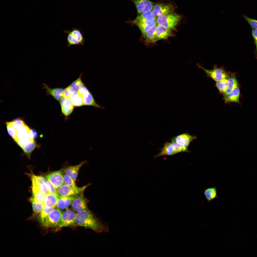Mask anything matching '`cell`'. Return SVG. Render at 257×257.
I'll list each match as a JSON object with an SVG mask.
<instances>
[{
    "label": "cell",
    "mask_w": 257,
    "mask_h": 257,
    "mask_svg": "<svg viewBox=\"0 0 257 257\" xmlns=\"http://www.w3.org/2000/svg\"><path fill=\"white\" fill-rule=\"evenodd\" d=\"M156 26V25L154 26L147 31L144 38L145 39V42L148 43H153L158 41L155 33Z\"/></svg>",
    "instance_id": "obj_24"
},
{
    "label": "cell",
    "mask_w": 257,
    "mask_h": 257,
    "mask_svg": "<svg viewBox=\"0 0 257 257\" xmlns=\"http://www.w3.org/2000/svg\"><path fill=\"white\" fill-rule=\"evenodd\" d=\"M240 89L238 86L234 89L228 95L223 98L225 103H238L239 102Z\"/></svg>",
    "instance_id": "obj_22"
},
{
    "label": "cell",
    "mask_w": 257,
    "mask_h": 257,
    "mask_svg": "<svg viewBox=\"0 0 257 257\" xmlns=\"http://www.w3.org/2000/svg\"><path fill=\"white\" fill-rule=\"evenodd\" d=\"M11 122L13 126L16 130L25 124L24 120L20 118L12 120Z\"/></svg>",
    "instance_id": "obj_34"
},
{
    "label": "cell",
    "mask_w": 257,
    "mask_h": 257,
    "mask_svg": "<svg viewBox=\"0 0 257 257\" xmlns=\"http://www.w3.org/2000/svg\"><path fill=\"white\" fill-rule=\"evenodd\" d=\"M81 75L76 80L71 84L70 86L75 90L78 91L84 86L81 79Z\"/></svg>",
    "instance_id": "obj_33"
},
{
    "label": "cell",
    "mask_w": 257,
    "mask_h": 257,
    "mask_svg": "<svg viewBox=\"0 0 257 257\" xmlns=\"http://www.w3.org/2000/svg\"><path fill=\"white\" fill-rule=\"evenodd\" d=\"M227 79H224L216 82L215 85L219 92L223 95L227 89Z\"/></svg>",
    "instance_id": "obj_30"
},
{
    "label": "cell",
    "mask_w": 257,
    "mask_h": 257,
    "mask_svg": "<svg viewBox=\"0 0 257 257\" xmlns=\"http://www.w3.org/2000/svg\"><path fill=\"white\" fill-rule=\"evenodd\" d=\"M59 197L56 194L49 193L46 195L43 203L44 206L55 208Z\"/></svg>",
    "instance_id": "obj_20"
},
{
    "label": "cell",
    "mask_w": 257,
    "mask_h": 257,
    "mask_svg": "<svg viewBox=\"0 0 257 257\" xmlns=\"http://www.w3.org/2000/svg\"><path fill=\"white\" fill-rule=\"evenodd\" d=\"M6 125L8 133L14 140L16 137L17 130L13 126L11 122H7Z\"/></svg>",
    "instance_id": "obj_32"
},
{
    "label": "cell",
    "mask_w": 257,
    "mask_h": 257,
    "mask_svg": "<svg viewBox=\"0 0 257 257\" xmlns=\"http://www.w3.org/2000/svg\"><path fill=\"white\" fill-rule=\"evenodd\" d=\"M62 213L60 209L54 208L45 219L42 225L47 227H58Z\"/></svg>",
    "instance_id": "obj_7"
},
{
    "label": "cell",
    "mask_w": 257,
    "mask_h": 257,
    "mask_svg": "<svg viewBox=\"0 0 257 257\" xmlns=\"http://www.w3.org/2000/svg\"><path fill=\"white\" fill-rule=\"evenodd\" d=\"M38 135V133L36 130L33 129H31L28 134L29 138L34 140L37 137Z\"/></svg>",
    "instance_id": "obj_44"
},
{
    "label": "cell",
    "mask_w": 257,
    "mask_h": 257,
    "mask_svg": "<svg viewBox=\"0 0 257 257\" xmlns=\"http://www.w3.org/2000/svg\"><path fill=\"white\" fill-rule=\"evenodd\" d=\"M30 175L32 182V186L38 187L41 184L45 183L46 179L43 177L32 174Z\"/></svg>",
    "instance_id": "obj_29"
},
{
    "label": "cell",
    "mask_w": 257,
    "mask_h": 257,
    "mask_svg": "<svg viewBox=\"0 0 257 257\" xmlns=\"http://www.w3.org/2000/svg\"><path fill=\"white\" fill-rule=\"evenodd\" d=\"M172 31L167 28L158 25L155 30V33L158 40H167L169 37L173 36Z\"/></svg>",
    "instance_id": "obj_16"
},
{
    "label": "cell",
    "mask_w": 257,
    "mask_h": 257,
    "mask_svg": "<svg viewBox=\"0 0 257 257\" xmlns=\"http://www.w3.org/2000/svg\"><path fill=\"white\" fill-rule=\"evenodd\" d=\"M85 162L84 161L77 165L67 167L64 171V174L69 176L75 181L79 169Z\"/></svg>",
    "instance_id": "obj_17"
},
{
    "label": "cell",
    "mask_w": 257,
    "mask_h": 257,
    "mask_svg": "<svg viewBox=\"0 0 257 257\" xmlns=\"http://www.w3.org/2000/svg\"><path fill=\"white\" fill-rule=\"evenodd\" d=\"M89 184L79 187H72L63 184L57 189L58 194L59 197L74 196L84 193L85 189Z\"/></svg>",
    "instance_id": "obj_6"
},
{
    "label": "cell",
    "mask_w": 257,
    "mask_h": 257,
    "mask_svg": "<svg viewBox=\"0 0 257 257\" xmlns=\"http://www.w3.org/2000/svg\"><path fill=\"white\" fill-rule=\"evenodd\" d=\"M242 16L252 28L257 29V20L250 18L244 15H243Z\"/></svg>",
    "instance_id": "obj_36"
},
{
    "label": "cell",
    "mask_w": 257,
    "mask_h": 257,
    "mask_svg": "<svg viewBox=\"0 0 257 257\" xmlns=\"http://www.w3.org/2000/svg\"><path fill=\"white\" fill-rule=\"evenodd\" d=\"M76 225L92 229L97 233L108 232V227L106 223H103L89 210L77 212L76 214Z\"/></svg>",
    "instance_id": "obj_1"
},
{
    "label": "cell",
    "mask_w": 257,
    "mask_h": 257,
    "mask_svg": "<svg viewBox=\"0 0 257 257\" xmlns=\"http://www.w3.org/2000/svg\"><path fill=\"white\" fill-rule=\"evenodd\" d=\"M59 101L62 113L65 116H68L72 112L74 106L68 98L65 97H62Z\"/></svg>",
    "instance_id": "obj_15"
},
{
    "label": "cell",
    "mask_w": 257,
    "mask_h": 257,
    "mask_svg": "<svg viewBox=\"0 0 257 257\" xmlns=\"http://www.w3.org/2000/svg\"><path fill=\"white\" fill-rule=\"evenodd\" d=\"M64 32L67 35L66 39L68 47L74 45H84V36L79 29L73 27L70 30H65Z\"/></svg>",
    "instance_id": "obj_4"
},
{
    "label": "cell",
    "mask_w": 257,
    "mask_h": 257,
    "mask_svg": "<svg viewBox=\"0 0 257 257\" xmlns=\"http://www.w3.org/2000/svg\"><path fill=\"white\" fill-rule=\"evenodd\" d=\"M189 152L188 149L178 143L167 142L164 144L161 151L156 155L155 158L164 155H172L181 152Z\"/></svg>",
    "instance_id": "obj_5"
},
{
    "label": "cell",
    "mask_w": 257,
    "mask_h": 257,
    "mask_svg": "<svg viewBox=\"0 0 257 257\" xmlns=\"http://www.w3.org/2000/svg\"><path fill=\"white\" fill-rule=\"evenodd\" d=\"M197 65L200 68L202 69L205 72L207 76L216 82H217L224 79H227L232 74L230 72L227 71L223 67H219L215 64L213 69L208 70L205 69L200 64H197Z\"/></svg>",
    "instance_id": "obj_3"
},
{
    "label": "cell",
    "mask_w": 257,
    "mask_h": 257,
    "mask_svg": "<svg viewBox=\"0 0 257 257\" xmlns=\"http://www.w3.org/2000/svg\"><path fill=\"white\" fill-rule=\"evenodd\" d=\"M42 88L46 90V95H51L58 101H60L64 97L63 94L64 90L62 88H51L44 83H43Z\"/></svg>",
    "instance_id": "obj_14"
},
{
    "label": "cell",
    "mask_w": 257,
    "mask_h": 257,
    "mask_svg": "<svg viewBox=\"0 0 257 257\" xmlns=\"http://www.w3.org/2000/svg\"><path fill=\"white\" fill-rule=\"evenodd\" d=\"M45 183L49 193L56 194L58 196L57 189L49 181L46 179Z\"/></svg>",
    "instance_id": "obj_37"
},
{
    "label": "cell",
    "mask_w": 257,
    "mask_h": 257,
    "mask_svg": "<svg viewBox=\"0 0 257 257\" xmlns=\"http://www.w3.org/2000/svg\"><path fill=\"white\" fill-rule=\"evenodd\" d=\"M83 99L84 104L85 105L92 106L95 107L102 109L104 108L103 107L97 103L90 92L84 96Z\"/></svg>",
    "instance_id": "obj_27"
},
{
    "label": "cell",
    "mask_w": 257,
    "mask_h": 257,
    "mask_svg": "<svg viewBox=\"0 0 257 257\" xmlns=\"http://www.w3.org/2000/svg\"><path fill=\"white\" fill-rule=\"evenodd\" d=\"M64 184L72 187H76L75 181L69 176L63 175Z\"/></svg>",
    "instance_id": "obj_35"
},
{
    "label": "cell",
    "mask_w": 257,
    "mask_h": 257,
    "mask_svg": "<svg viewBox=\"0 0 257 257\" xmlns=\"http://www.w3.org/2000/svg\"><path fill=\"white\" fill-rule=\"evenodd\" d=\"M79 95L78 91L74 90L71 94L69 99L71 101L74 98L78 96Z\"/></svg>",
    "instance_id": "obj_45"
},
{
    "label": "cell",
    "mask_w": 257,
    "mask_h": 257,
    "mask_svg": "<svg viewBox=\"0 0 257 257\" xmlns=\"http://www.w3.org/2000/svg\"><path fill=\"white\" fill-rule=\"evenodd\" d=\"M181 16L173 12L158 17L156 20L158 25L164 27L170 30H175L181 19Z\"/></svg>",
    "instance_id": "obj_2"
},
{
    "label": "cell",
    "mask_w": 257,
    "mask_h": 257,
    "mask_svg": "<svg viewBox=\"0 0 257 257\" xmlns=\"http://www.w3.org/2000/svg\"><path fill=\"white\" fill-rule=\"evenodd\" d=\"M252 35L255 46L254 52L255 57L257 59V29L252 28Z\"/></svg>",
    "instance_id": "obj_39"
},
{
    "label": "cell",
    "mask_w": 257,
    "mask_h": 257,
    "mask_svg": "<svg viewBox=\"0 0 257 257\" xmlns=\"http://www.w3.org/2000/svg\"><path fill=\"white\" fill-rule=\"evenodd\" d=\"M157 24L156 20L150 22L138 23L135 25L139 29L142 36L144 38L147 31L152 27L156 25Z\"/></svg>",
    "instance_id": "obj_23"
},
{
    "label": "cell",
    "mask_w": 257,
    "mask_h": 257,
    "mask_svg": "<svg viewBox=\"0 0 257 257\" xmlns=\"http://www.w3.org/2000/svg\"><path fill=\"white\" fill-rule=\"evenodd\" d=\"M45 177L57 189L64 184L63 175L61 170L50 172Z\"/></svg>",
    "instance_id": "obj_10"
},
{
    "label": "cell",
    "mask_w": 257,
    "mask_h": 257,
    "mask_svg": "<svg viewBox=\"0 0 257 257\" xmlns=\"http://www.w3.org/2000/svg\"><path fill=\"white\" fill-rule=\"evenodd\" d=\"M84 193L76 196L71 205L73 209L77 212L88 209V200L84 195Z\"/></svg>",
    "instance_id": "obj_11"
},
{
    "label": "cell",
    "mask_w": 257,
    "mask_h": 257,
    "mask_svg": "<svg viewBox=\"0 0 257 257\" xmlns=\"http://www.w3.org/2000/svg\"><path fill=\"white\" fill-rule=\"evenodd\" d=\"M38 188L39 193L45 195L49 193L45 183L41 184Z\"/></svg>",
    "instance_id": "obj_42"
},
{
    "label": "cell",
    "mask_w": 257,
    "mask_h": 257,
    "mask_svg": "<svg viewBox=\"0 0 257 257\" xmlns=\"http://www.w3.org/2000/svg\"><path fill=\"white\" fill-rule=\"evenodd\" d=\"M33 210L35 213H40L44 206L43 203L36 199L33 196L30 199Z\"/></svg>",
    "instance_id": "obj_28"
},
{
    "label": "cell",
    "mask_w": 257,
    "mask_h": 257,
    "mask_svg": "<svg viewBox=\"0 0 257 257\" xmlns=\"http://www.w3.org/2000/svg\"><path fill=\"white\" fill-rule=\"evenodd\" d=\"M176 8L175 5L171 3H158L155 4L152 10L156 17L173 12Z\"/></svg>",
    "instance_id": "obj_8"
},
{
    "label": "cell",
    "mask_w": 257,
    "mask_h": 257,
    "mask_svg": "<svg viewBox=\"0 0 257 257\" xmlns=\"http://www.w3.org/2000/svg\"><path fill=\"white\" fill-rule=\"evenodd\" d=\"M70 102L75 106H80L84 105L83 98L79 95Z\"/></svg>",
    "instance_id": "obj_38"
},
{
    "label": "cell",
    "mask_w": 257,
    "mask_h": 257,
    "mask_svg": "<svg viewBox=\"0 0 257 257\" xmlns=\"http://www.w3.org/2000/svg\"><path fill=\"white\" fill-rule=\"evenodd\" d=\"M74 90L70 85L68 86L64 90L63 93V97L69 99Z\"/></svg>",
    "instance_id": "obj_40"
},
{
    "label": "cell",
    "mask_w": 257,
    "mask_h": 257,
    "mask_svg": "<svg viewBox=\"0 0 257 257\" xmlns=\"http://www.w3.org/2000/svg\"><path fill=\"white\" fill-rule=\"evenodd\" d=\"M227 85L225 93L223 95L224 97L228 95L234 89L238 86L237 81L234 74H231L227 79Z\"/></svg>",
    "instance_id": "obj_21"
},
{
    "label": "cell",
    "mask_w": 257,
    "mask_h": 257,
    "mask_svg": "<svg viewBox=\"0 0 257 257\" xmlns=\"http://www.w3.org/2000/svg\"><path fill=\"white\" fill-rule=\"evenodd\" d=\"M78 91L79 95L82 98L89 92L87 88L84 86L81 88Z\"/></svg>",
    "instance_id": "obj_43"
},
{
    "label": "cell",
    "mask_w": 257,
    "mask_h": 257,
    "mask_svg": "<svg viewBox=\"0 0 257 257\" xmlns=\"http://www.w3.org/2000/svg\"><path fill=\"white\" fill-rule=\"evenodd\" d=\"M37 146L36 141L34 140H31L25 145L21 148L25 154L30 158L31 153Z\"/></svg>",
    "instance_id": "obj_26"
},
{
    "label": "cell",
    "mask_w": 257,
    "mask_h": 257,
    "mask_svg": "<svg viewBox=\"0 0 257 257\" xmlns=\"http://www.w3.org/2000/svg\"><path fill=\"white\" fill-rule=\"evenodd\" d=\"M155 17L152 11H148L143 13L137 17L132 23L135 24L140 22L151 21L156 20Z\"/></svg>",
    "instance_id": "obj_18"
},
{
    "label": "cell",
    "mask_w": 257,
    "mask_h": 257,
    "mask_svg": "<svg viewBox=\"0 0 257 257\" xmlns=\"http://www.w3.org/2000/svg\"><path fill=\"white\" fill-rule=\"evenodd\" d=\"M197 138L195 136L191 135L187 133H184L173 138L171 139V142L178 143L188 149L190 143Z\"/></svg>",
    "instance_id": "obj_12"
},
{
    "label": "cell",
    "mask_w": 257,
    "mask_h": 257,
    "mask_svg": "<svg viewBox=\"0 0 257 257\" xmlns=\"http://www.w3.org/2000/svg\"><path fill=\"white\" fill-rule=\"evenodd\" d=\"M76 214L74 212L69 209H67L63 212L60 222L58 227V229L76 225Z\"/></svg>",
    "instance_id": "obj_9"
},
{
    "label": "cell",
    "mask_w": 257,
    "mask_h": 257,
    "mask_svg": "<svg viewBox=\"0 0 257 257\" xmlns=\"http://www.w3.org/2000/svg\"><path fill=\"white\" fill-rule=\"evenodd\" d=\"M32 196L36 199L43 203L45 195L38 192H32Z\"/></svg>",
    "instance_id": "obj_41"
},
{
    "label": "cell",
    "mask_w": 257,
    "mask_h": 257,
    "mask_svg": "<svg viewBox=\"0 0 257 257\" xmlns=\"http://www.w3.org/2000/svg\"><path fill=\"white\" fill-rule=\"evenodd\" d=\"M54 208H53L44 206L40 213V221L42 224L45 219Z\"/></svg>",
    "instance_id": "obj_31"
},
{
    "label": "cell",
    "mask_w": 257,
    "mask_h": 257,
    "mask_svg": "<svg viewBox=\"0 0 257 257\" xmlns=\"http://www.w3.org/2000/svg\"><path fill=\"white\" fill-rule=\"evenodd\" d=\"M203 194L208 202L210 203L217 197V193L216 187L205 189Z\"/></svg>",
    "instance_id": "obj_25"
},
{
    "label": "cell",
    "mask_w": 257,
    "mask_h": 257,
    "mask_svg": "<svg viewBox=\"0 0 257 257\" xmlns=\"http://www.w3.org/2000/svg\"><path fill=\"white\" fill-rule=\"evenodd\" d=\"M76 196L77 195L59 197L57 201L56 207L57 208L60 209H67L71 205L73 200Z\"/></svg>",
    "instance_id": "obj_19"
},
{
    "label": "cell",
    "mask_w": 257,
    "mask_h": 257,
    "mask_svg": "<svg viewBox=\"0 0 257 257\" xmlns=\"http://www.w3.org/2000/svg\"><path fill=\"white\" fill-rule=\"evenodd\" d=\"M135 5L138 14L151 11L154 6L153 3L148 0H130Z\"/></svg>",
    "instance_id": "obj_13"
}]
</instances>
